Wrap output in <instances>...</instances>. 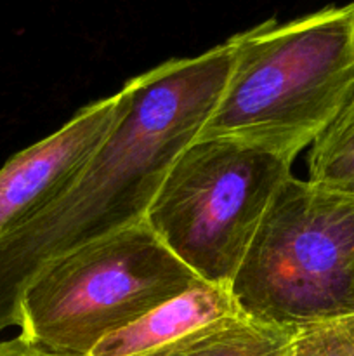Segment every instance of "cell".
<instances>
[{"label":"cell","instance_id":"11","mask_svg":"<svg viewBox=\"0 0 354 356\" xmlns=\"http://www.w3.org/2000/svg\"><path fill=\"white\" fill-rule=\"evenodd\" d=\"M0 356H65V355L51 353V351L35 346V344H31L30 341L17 336L14 337V339L0 341Z\"/></svg>","mask_w":354,"mask_h":356},{"label":"cell","instance_id":"2","mask_svg":"<svg viewBox=\"0 0 354 356\" xmlns=\"http://www.w3.org/2000/svg\"><path fill=\"white\" fill-rule=\"evenodd\" d=\"M224 89L198 132L294 163L354 92V2L236 33Z\"/></svg>","mask_w":354,"mask_h":356},{"label":"cell","instance_id":"8","mask_svg":"<svg viewBox=\"0 0 354 356\" xmlns=\"http://www.w3.org/2000/svg\"><path fill=\"white\" fill-rule=\"evenodd\" d=\"M297 332L239 315L158 356H285Z\"/></svg>","mask_w":354,"mask_h":356},{"label":"cell","instance_id":"6","mask_svg":"<svg viewBox=\"0 0 354 356\" xmlns=\"http://www.w3.org/2000/svg\"><path fill=\"white\" fill-rule=\"evenodd\" d=\"M132 79L83 106L61 129L17 152L0 169V236L54 204L87 169L132 103Z\"/></svg>","mask_w":354,"mask_h":356},{"label":"cell","instance_id":"4","mask_svg":"<svg viewBox=\"0 0 354 356\" xmlns=\"http://www.w3.org/2000/svg\"><path fill=\"white\" fill-rule=\"evenodd\" d=\"M231 291L243 315L294 330L354 315V197L292 176Z\"/></svg>","mask_w":354,"mask_h":356},{"label":"cell","instance_id":"3","mask_svg":"<svg viewBox=\"0 0 354 356\" xmlns=\"http://www.w3.org/2000/svg\"><path fill=\"white\" fill-rule=\"evenodd\" d=\"M146 221L42 268L19 301V336L56 355L89 356L103 339L200 284Z\"/></svg>","mask_w":354,"mask_h":356},{"label":"cell","instance_id":"1","mask_svg":"<svg viewBox=\"0 0 354 356\" xmlns=\"http://www.w3.org/2000/svg\"><path fill=\"white\" fill-rule=\"evenodd\" d=\"M231 61L228 38L132 79L127 113L78 179L40 214L0 236V332L17 327L21 296L42 268L144 221L172 162L214 110Z\"/></svg>","mask_w":354,"mask_h":356},{"label":"cell","instance_id":"10","mask_svg":"<svg viewBox=\"0 0 354 356\" xmlns=\"http://www.w3.org/2000/svg\"><path fill=\"white\" fill-rule=\"evenodd\" d=\"M285 356H354V315L301 329Z\"/></svg>","mask_w":354,"mask_h":356},{"label":"cell","instance_id":"7","mask_svg":"<svg viewBox=\"0 0 354 356\" xmlns=\"http://www.w3.org/2000/svg\"><path fill=\"white\" fill-rule=\"evenodd\" d=\"M239 315L231 285L200 282L108 336L89 356H158Z\"/></svg>","mask_w":354,"mask_h":356},{"label":"cell","instance_id":"9","mask_svg":"<svg viewBox=\"0 0 354 356\" xmlns=\"http://www.w3.org/2000/svg\"><path fill=\"white\" fill-rule=\"evenodd\" d=\"M307 170L312 184L354 197V92L309 149Z\"/></svg>","mask_w":354,"mask_h":356},{"label":"cell","instance_id":"5","mask_svg":"<svg viewBox=\"0 0 354 356\" xmlns=\"http://www.w3.org/2000/svg\"><path fill=\"white\" fill-rule=\"evenodd\" d=\"M292 162L222 139H194L177 155L146 225L201 282L231 285Z\"/></svg>","mask_w":354,"mask_h":356}]
</instances>
